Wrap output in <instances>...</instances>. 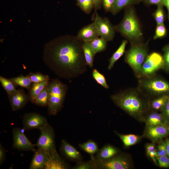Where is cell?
Segmentation results:
<instances>
[{"instance_id":"cell-36","label":"cell","mask_w":169,"mask_h":169,"mask_svg":"<svg viewBox=\"0 0 169 169\" xmlns=\"http://www.w3.org/2000/svg\"><path fill=\"white\" fill-rule=\"evenodd\" d=\"M27 76L29 77L33 83H38L49 79L48 75L39 73H30Z\"/></svg>"},{"instance_id":"cell-42","label":"cell","mask_w":169,"mask_h":169,"mask_svg":"<svg viewBox=\"0 0 169 169\" xmlns=\"http://www.w3.org/2000/svg\"><path fill=\"white\" fill-rule=\"evenodd\" d=\"M161 114L169 122V98L161 110Z\"/></svg>"},{"instance_id":"cell-20","label":"cell","mask_w":169,"mask_h":169,"mask_svg":"<svg viewBox=\"0 0 169 169\" xmlns=\"http://www.w3.org/2000/svg\"><path fill=\"white\" fill-rule=\"evenodd\" d=\"M119 152L117 148L111 145H107L99 151L94 158L98 160H105L118 154Z\"/></svg>"},{"instance_id":"cell-27","label":"cell","mask_w":169,"mask_h":169,"mask_svg":"<svg viewBox=\"0 0 169 169\" xmlns=\"http://www.w3.org/2000/svg\"><path fill=\"white\" fill-rule=\"evenodd\" d=\"M48 85L31 102L32 103L40 106H48L49 102Z\"/></svg>"},{"instance_id":"cell-21","label":"cell","mask_w":169,"mask_h":169,"mask_svg":"<svg viewBox=\"0 0 169 169\" xmlns=\"http://www.w3.org/2000/svg\"><path fill=\"white\" fill-rule=\"evenodd\" d=\"M142 0H115L114 6L111 11L115 15L123 9L134 6L142 2Z\"/></svg>"},{"instance_id":"cell-6","label":"cell","mask_w":169,"mask_h":169,"mask_svg":"<svg viewBox=\"0 0 169 169\" xmlns=\"http://www.w3.org/2000/svg\"><path fill=\"white\" fill-rule=\"evenodd\" d=\"M148 42L131 45L130 48L125 52L124 60L131 68L138 79L140 77L142 66L148 55Z\"/></svg>"},{"instance_id":"cell-13","label":"cell","mask_w":169,"mask_h":169,"mask_svg":"<svg viewBox=\"0 0 169 169\" xmlns=\"http://www.w3.org/2000/svg\"><path fill=\"white\" fill-rule=\"evenodd\" d=\"M144 134L154 143L169 135V125H146Z\"/></svg>"},{"instance_id":"cell-49","label":"cell","mask_w":169,"mask_h":169,"mask_svg":"<svg viewBox=\"0 0 169 169\" xmlns=\"http://www.w3.org/2000/svg\"><path fill=\"white\" fill-rule=\"evenodd\" d=\"M167 155L169 157V138H167L166 140Z\"/></svg>"},{"instance_id":"cell-19","label":"cell","mask_w":169,"mask_h":169,"mask_svg":"<svg viewBox=\"0 0 169 169\" xmlns=\"http://www.w3.org/2000/svg\"><path fill=\"white\" fill-rule=\"evenodd\" d=\"M143 121L146 125H169V122L161 113L151 110L148 113Z\"/></svg>"},{"instance_id":"cell-9","label":"cell","mask_w":169,"mask_h":169,"mask_svg":"<svg viewBox=\"0 0 169 169\" xmlns=\"http://www.w3.org/2000/svg\"><path fill=\"white\" fill-rule=\"evenodd\" d=\"M39 130L40 135L35 146L48 154L56 151L55 134L52 127L48 123Z\"/></svg>"},{"instance_id":"cell-1","label":"cell","mask_w":169,"mask_h":169,"mask_svg":"<svg viewBox=\"0 0 169 169\" xmlns=\"http://www.w3.org/2000/svg\"><path fill=\"white\" fill-rule=\"evenodd\" d=\"M82 41L76 36L57 38L45 46L43 59L48 67L60 78H74L87 70Z\"/></svg>"},{"instance_id":"cell-15","label":"cell","mask_w":169,"mask_h":169,"mask_svg":"<svg viewBox=\"0 0 169 169\" xmlns=\"http://www.w3.org/2000/svg\"><path fill=\"white\" fill-rule=\"evenodd\" d=\"M60 151L62 155L69 160L78 162L81 161L82 157L80 152L64 140H62Z\"/></svg>"},{"instance_id":"cell-10","label":"cell","mask_w":169,"mask_h":169,"mask_svg":"<svg viewBox=\"0 0 169 169\" xmlns=\"http://www.w3.org/2000/svg\"><path fill=\"white\" fill-rule=\"evenodd\" d=\"M94 22L99 36L107 41L113 39L115 31L108 18H102L96 12Z\"/></svg>"},{"instance_id":"cell-24","label":"cell","mask_w":169,"mask_h":169,"mask_svg":"<svg viewBox=\"0 0 169 169\" xmlns=\"http://www.w3.org/2000/svg\"><path fill=\"white\" fill-rule=\"evenodd\" d=\"M49 80H46L38 83H33L30 90L29 95L32 102L48 84Z\"/></svg>"},{"instance_id":"cell-23","label":"cell","mask_w":169,"mask_h":169,"mask_svg":"<svg viewBox=\"0 0 169 169\" xmlns=\"http://www.w3.org/2000/svg\"><path fill=\"white\" fill-rule=\"evenodd\" d=\"M128 43L126 39L123 40L120 45L113 53L109 60L108 67L109 70L111 69L114 66L115 63L122 56L125 52V49Z\"/></svg>"},{"instance_id":"cell-37","label":"cell","mask_w":169,"mask_h":169,"mask_svg":"<svg viewBox=\"0 0 169 169\" xmlns=\"http://www.w3.org/2000/svg\"><path fill=\"white\" fill-rule=\"evenodd\" d=\"M164 66L163 69L166 72L169 73V44L164 46L162 49Z\"/></svg>"},{"instance_id":"cell-34","label":"cell","mask_w":169,"mask_h":169,"mask_svg":"<svg viewBox=\"0 0 169 169\" xmlns=\"http://www.w3.org/2000/svg\"><path fill=\"white\" fill-rule=\"evenodd\" d=\"M92 75L93 78L98 84L106 89L109 88L105 76L97 69H93L92 72Z\"/></svg>"},{"instance_id":"cell-3","label":"cell","mask_w":169,"mask_h":169,"mask_svg":"<svg viewBox=\"0 0 169 169\" xmlns=\"http://www.w3.org/2000/svg\"><path fill=\"white\" fill-rule=\"evenodd\" d=\"M115 31L119 33L131 45L143 42L141 26L136 14L134 6L124 9V15L121 21L114 26Z\"/></svg>"},{"instance_id":"cell-45","label":"cell","mask_w":169,"mask_h":169,"mask_svg":"<svg viewBox=\"0 0 169 169\" xmlns=\"http://www.w3.org/2000/svg\"><path fill=\"white\" fill-rule=\"evenodd\" d=\"M148 156L150 157L153 161L154 163L156 165H157V149H156L150 152Z\"/></svg>"},{"instance_id":"cell-5","label":"cell","mask_w":169,"mask_h":169,"mask_svg":"<svg viewBox=\"0 0 169 169\" xmlns=\"http://www.w3.org/2000/svg\"><path fill=\"white\" fill-rule=\"evenodd\" d=\"M48 112L49 115H55L62 108L68 90L66 85L58 79L49 82Z\"/></svg>"},{"instance_id":"cell-29","label":"cell","mask_w":169,"mask_h":169,"mask_svg":"<svg viewBox=\"0 0 169 169\" xmlns=\"http://www.w3.org/2000/svg\"><path fill=\"white\" fill-rule=\"evenodd\" d=\"M107 41L104 38L98 37L90 42L95 54L104 51L107 47Z\"/></svg>"},{"instance_id":"cell-7","label":"cell","mask_w":169,"mask_h":169,"mask_svg":"<svg viewBox=\"0 0 169 169\" xmlns=\"http://www.w3.org/2000/svg\"><path fill=\"white\" fill-rule=\"evenodd\" d=\"M164 66L163 56L157 52L151 53L148 55L142 64L140 78L149 77L156 75L159 70L163 69Z\"/></svg>"},{"instance_id":"cell-18","label":"cell","mask_w":169,"mask_h":169,"mask_svg":"<svg viewBox=\"0 0 169 169\" xmlns=\"http://www.w3.org/2000/svg\"><path fill=\"white\" fill-rule=\"evenodd\" d=\"M32 159L29 168L30 169H43L48 160L49 154L45 151L38 148L34 152Z\"/></svg>"},{"instance_id":"cell-14","label":"cell","mask_w":169,"mask_h":169,"mask_svg":"<svg viewBox=\"0 0 169 169\" xmlns=\"http://www.w3.org/2000/svg\"><path fill=\"white\" fill-rule=\"evenodd\" d=\"M12 109L13 111L23 108L30 100L29 95L26 94L23 89H19L15 93L8 95Z\"/></svg>"},{"instance_id":"cell-39","label":"cell","mask_w":169,"mask_h":169,"mask_svg":"<svg viewBox=\"0 0 169 169\" xmlns=\"http://www.w3.org/2000/svg\"><path fill=\"white\" fill-rule=\"evenodd\" d=\"M157 165L162 168L169 167V157L167 155L158 156L157 157Z\"/></svg>"},{"instance_id":"cell-8","label":"cell","mask_w":169,"mask_h":169,"mask_svg":"<svg viewBox=\"0 0 169 169\" xmlns=\"http://www.w3.org/2000/svg\"><path fill=\"white\" fill-rule=\"evenodd\" d=\"M95 169H128L130 168L131 163L129 158L122 154H117L109 159L98 160L91 156Z\"/></svg>"},{"instance_id":"cell-35","label":"cell","mask_w":169,"mask_h":169,"mask_svg":"<svg viewBox=\"0 0 169 169\" xmlns=\"http://www.w3.org/2000/svg\"><path fill=\"white\" fill-rule=\"evenodd\" d=\"M167 30L164 24H157L153 39L156 40L165 37L167 34Z\"/></svg>"},{"instance_id":"cell-48","label":"cell","mask_w":169,"mask_h":169,"mask_svg":"<svg viewBox=\"0 0 169 169\" xmlns=\"http://www.w3.org/2000/svg\"><path fill=\"white\" fill-rule=\"evenodd\" d=\"M94 3V7L97 10L99 8L101 0H93Z\"/></svg>"},{"instance_id":"cell-43","label":"cell","mask_w":169,"mask_h":169,"mask_svg":"<svg viewBox=\"0 0 169 169\" xmlns=\"http://www.w3.org/2000/svg\"><path fill=\"white\" fill-rule=\"evenodd\" d=\"M164 0H142V2L147 5H156L163 6Z\"/></svg>"},{"instance_id":"cell-47","label":"cell","mask_w":169,"mask_h":169,"mask_svg":"<svg viewBox=\"0 0 169 169\" xmlns=\"http://www.w3.org/2000/svg\"><path fill=\"white\" fill-rule=\"evenodd\" d=\"M163 6H165L167 9L168 12V19L169 21V0H164Z\"/></svg>"},{"instance_id":"cell-30","label":"cell","mask_w":169,"mask_h":169,"mask_svg":"<svg viewBox=\"0 0 169 169\" xmlns=\"http://www.w3.org/2000/svg\"><path fill=\"white\" fill-rule=\"evenodd\" d=\"M79 146L81 150L92 155L97 153L99 150L96 143L91 140L79 144Z\"/></svg>"},{"instance_id":"cell-31","label":"cell","mask_w":169,"mask_h":169,"mask_svg":"<svg viewBox=\"0 0 169 169\" xmlns=\"http://www.w3.org/2000/svg\"><path fill=\"white\" fill-rule=\"evenodd\" d=\"M0 82L8 95L13 94L16 92L18 90L14 86V84L10 79H8L2 76H0Z\"/></svg>"},{"instance_id":"cell-11","label":"cell","mask_w":169,"mask_h":169,"mask_svg":"<svg viewBox=\"0 0 169 169\" xmlns=\"http://www.w3.org/2000/svg\"><path fill=\"white\" fill-rule=\"evenodd\" d=\"M13 148L19 151H31L34 152L36 149L34 145L26 137L19 128H14L12 130Z\"/></svg>"},{"instance_id":"cell-4","label":"cell","mask_w":169,"mask_h":169,"mask_svg":"<svg viewBox=\"0 0 169 169\" xmlns=\"http://www.w3.org/2000/svg\"><path fill=\"white\" fill-rule=\"evenodd\" d=\"M138 79L137 87L151 100L161 95L169 94V82L156 74Z\"/></svg>"},{"instance_id":"cell-46","label":"cell","mask_w":169,"mask_h":169,"mask_svg":"<svg viewBox=\"0 0 169 169\" xmlns=\"http://www.w3.org/2000/svg\"><path fill=\"white\" fill-rule=\"evenodd\" d=\"M156 149L154 143H148L146 145V152L148 156L149 153L152 151Z\"/></svg>"},{"instance_id":"cell-38","label":"cell","mask_w":169,"mask_h":169,"mask_svg":"<svg viewBox=\"0 0 169 169\" xmlns=\"http://www.w3.org/2000/svg\"><path fill=\"white\" fill-rule=\"evenodd\" d=\"M74 169H95L93 163L91 160L90 161L82 162H78V164L73 168Z\"/></svg>"},{"instance_id":"cell-22","label":"cell","mask_w":169,"mask_h":169,"mask_svg":"<svg viewBox=\"0 0 169 169\" xmlns=\"http://www.w3.org/2000/svg\"><path fill=\"white\" fill-rule=\"evenodd\" d=\"M84 55L87 65L92 68L95 53L89 42H83L82 44Z\"/></svg>"},{"instance_id":"cell-44","label":"cell","mask_w":169,"mask_h":169,"mask_svg":"<svg viewBox=\"0 0 169 169\" xmlns=\"http://www.w3.org/2000/svg\"><path fill=\"white\" fill-rule=\"evenodd\" d=\"M5 151L4 148L0 143V165H2L5 159Z\"/></svg>"},{"instance_id":"cell-12","label":"cell","mask_w":169,"mask_h":169,"mask_svg":"<svg viewBox=\"0 0 169 169\" xmlns=\"http://www.w3.org/2000/svg\"><path fill=\"white\" fill-rule=\"evenodd\" d=\"M22 122L23 128L25 130L34 129L40 130L48 123L45 117L35 112L25 114Z\"/></svg>"},{"instance_id":"cell-28","label":"cell","mask_w":169,"mask_h":169,"mask_svg":"<svg viewBox=\"0 0 169 169\" xmlns=\"http://www.w3.org/2000/svg\"><path fill=\"white\" fill-rule=\"evenodd\" d=\"M9 79L14 85L24 88L29 90H30L33 83L29 77L27 75L24 76L21 75Z\"/></svg>"},{"instance_id":"cell-32","label":"cell","mask_w":169,"mask_h":169,"mask_svg":"<svg viewBox=\"0 0 169 169\" xmlns=\"http://www.w3.org/2000/svg\"><path fill=\"white\" fill-rule=\"evenodd\" d=\"M164 6L159 5L152 15L157 24H164L166 19L165 13L163 8Z\"/></svg>"},{"instance_id":"cell-2","label":"cell","mask_w":169,"mask_h":169,"mask_svg":"<svg viewBox=\"0 0 169 169\" xmlns=\"http://www.w3.org/2000/svg\"><path fill=\"white\" fill-rule=\"evenodd\" d=\"M115 104L128 115L140 120L151 110V99L138 88H130L110 96Z\"/></svg>"},{"instance_id":"cell-17","label":"cell","mask_w":169,"mask_h":169,"mask_svg":"<svg viewBox=\"0 0 169 169\" xmlns=\"http://www.w3.org/2000/svg\"><path fill=\"white\" fill-rule=\"evenodd\" d=\"M99 36L93 22L82 28L79 31L76 37L82 42H90Z\"/></svg>"},{"instance_id":"cell-26","label":"cell","mask_w":169,"mask_h":169,"mask_svg":"<svg viewBox=\"0 0 169 169\" xmlns=\"http://www.w3.org/2000/svg\"><path fill=\"white\" fill-rule=\"evenodd\" d=\"M116 133L122 141L124 145L126 147L136 144L140 141L141 138L140 136L134 134L124 135Z\"/></svg>"},{"instance_id":"cell-16","label":"cell","mask_w":169,"mask_h":169,"mask_svg":"<svg viewBox=\"0 0 169 169\" xmlns=\"http://www.w3.org/2000/svg\"><path fill=\"white\" fill-rule=\"evenodd\" d=\"M69 167L68 164L56 150L49 154L48 158L44 169H66Z\"/></svg>"},{"instance_id":"cell-33","label":"cell","mask_w":169,"mask_h":169,"mask_svg":"<svg viewBox=\"0 0 169 169\" xmlns=\"http://www.w3.org/2000/svg\"><path fill=\"white\" fill-rule=\"evenodd\" d=\"M77 5L85 13H89L94 6L93 0H77Z\"/></svg>"},{"instance_id":"cell-25","label":"cell","mask_w":169,"mask_h":169,"mask_svg":"<svg viewBox=\"0 0 169 169\" xmlns=\"http://www.w3.org/2000/svg\"><path fill=\"white\" fill-rule=\"evenodd\" d=\"M169 98V94L161 95L151 100V110L157 111L161 110Z\"/></svg>"},{"instance_id":"cell-40","label":"cell","mask_w":169,"mask_h":169,"mask_svg":"<svg viewBox=\"0 0 169 169\" xmlns=\"http://www.w3.org/2000/svg\"><path fill=\"white\" fill-rule=\"evenodd\" d=\"M156 149L157 157L167 155L166 140L161 141Z\"/></svg>"},{"instance_id":"cell-41","label":"cell","mask_w":169,"mask_h":169,"mask_svg":"<svg viewBox=\"0 0 169 169\" xmlns=\"http://www.w3.org/2000/svg\"><path fill=\"white\" fill-rule=\"evenodd\" d=\"M104 9L106 12H111L115 0H102Z\"/></svg>"}]
</instances>
